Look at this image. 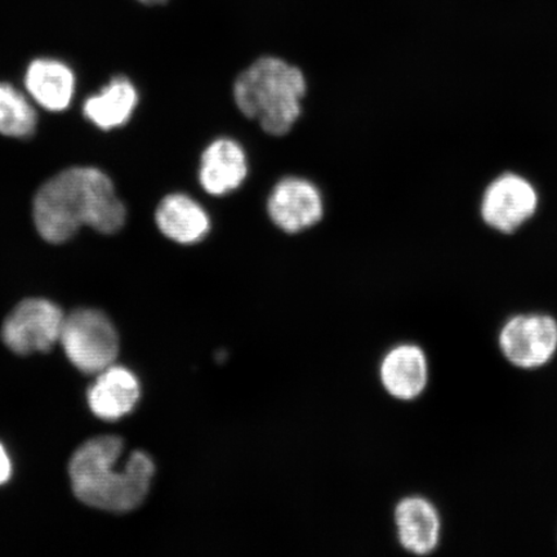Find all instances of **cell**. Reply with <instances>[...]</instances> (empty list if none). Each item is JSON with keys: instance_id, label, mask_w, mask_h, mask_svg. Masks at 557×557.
I'll use <instances>...</instances> for the list:
<instances>
[{"instance_id": "7", "label": "cell", "mask_w": 557, "mask_h": 557, "mask_svg": "<svg viewBox=\"0 0 557 557\" xmlns=\"http://www.w3.org/2000/svg\"><path fill=\"white\" fill-rule=\"evenodd\" d=\"M268 213L271 222L282 232L302 233L323 219L322 193L309 180L285 177L278 181L269 195Z\"/></svg>"}, {"instance_id": "14", "label": "cell", "mask_w": 557, "mask_h": 557, "mask_svg": "<svg viewBox=\"0 0 557 557\" xmlns=\"http://www.w3.org/2000/svg\"><path fill=\"white\" fill-rule=\"evenodd\" d=\"M25 86L40 107L60 113L72 103L75 76L72 69L62 62L40 59L33 61L27 67Z\"/></svg>"}, {"instance_id": "18", "label": "cell", "mask_w": 557, "mask_h": 557, "mask_svg": "<svg viewBox=\"0 0 557 557\" xmlns=\"http://www.w3.org/2000/svg\"><path fill=\"white\" fill-rule=\"evenodd\" d=\"M139 2L145 4H162L165 3L166 0H139Z\"/></svg>"}, {"instance_id": "13", "label": "cell", "mask_w": 557, "mask_h": 557, "mask_svg": "<svg viewBox=\"0 0 557 557\" xmlns=\"http://www.w3.org/2000/svg\"><path fill=\"white\" fill-rule=\"evenodd\" d=\"M383 387L399 400H413L426 388V355L416 345H400L388 351L381 366Z\"/></svg>"}, {"instance_id": "1", "label": "cell", "mask_w": 557, "mask_h": 557, "mask_svg": "<svg viewBox=\"0 0 557 557\" xmlns=\"http://www.w3.org/2000/svg\"><path fill=\"white\" fill-rule=\"evenodd\" d=\"M34 222L41 238L60 244L83 226L115 234L124 226L125 207L102 171L75 166L55 174L34 199Z\"/></svg>"}, {"instance_id": "17", "label": "cell", "mask_w": 557, "mask_h": 557, "mask_svg": "<svg viewBox=\"0 0 557 557\" xmlns=\"http://www.w3.org/2000/svg\"><path fill=\"white\" fill-rule=\"evenodd\" d=\"M12 473V465L3 445L0 444V485L9 482Z\"/></svg>"}, {"instance_id": "11", "label": "cell", "mask_w": 557, "mask_h": 557, "mask_svg": "<svg viewBox=\"0 0 557 557\" xmlns=\"http://www.w3.org/2000/svg\"><path fill=\"white\" fill-rule=\"evenodd\" d=\"M395 524L401 546L416 555L434 552L441 541L442 521L426 498L407 497L395 508Z\"/></svg>"}, {"instance_id": "3", "label": "cell", "mask_w": 557, "mask_h": 557, "mask_svg": "<svg viewBox=\"0 0 557 557\" xmlns=\"http://www.w3.org/2000/svg\"><path fill=\"white\" fill-rule=\"evenodd\" d=\"M308 82L295 65L273 55L256 60L236 78L233 96L248 120L270 136H284L302 113Z\"/></svg>"}, {"instance_id": "15", "label": "cell", "mask_w": 557, "mask_h": 557, "mask_svg": "<svg viewBox=\"0 0 557 557\" xmlns=\"http://www.w3.org/2000/svg\"><path fill=\"white\" fill-rule=\"evenodd\" d=\"M137 103L138 92L134 83L124 76H117L101 92L86 100L83 113L96 127L109 131L127 124Z\"/></svg>"}, {"instance_id": "16", "label": "cell", "mask_w": 557, "mask_h": 557, "mask_svg": "<svg viewBox=\"0 0 557 557\" xmlns=\"http://www.w3.org/2000/svg\"><path fill=\"white\" fill-rule=\"evenodd\" d=\"M37 128V113L15 87L0 83V134L30 137Z\"/></svg>"}, {"instance_id": "6", "label": "cell", "mask_w": 557, "mask_h": 557, "mask_svg": "<svg viewBox=\"0 0 557 557\" xmlns=\"http://www.w3.org/2000/svg\"><path fill=\"white\" fill-rule=\"evenodd\" d=\"M498 343L505 358L515 367L540 368L557 351V322L545 313H522L503 326Z\"/></svg>"}, {"instance_id": "8", "label": "cell", "mask_w": 557, "mask_h": 557, "mask_svg": "<svg viewBox=\"0 0 557 557\" xmlns=\"http://www.w3.org/2000/svg\"><path fill=\"white\" fill-rule=\"evenodd\" d=\"M537 206L534 187L518 174L506 173L487 186L482 215L486 225L508 234L531 219Z\"/></svg>"}, {"instance_id": "12", "label": "cell", "mask_w": 557, "mask_h": 557, "mask_svg": "<svg viewBox=\"0 0 557 557\" xmlns=\"http://www.w3.org/2000/svg\"><path fill=\"white\" fill-rule=\"evenodd\" d=\"M141 388L136 375L123 367H109L99 373L88 392L94 414L104 421H115L135 409Z\"/></svg>"}, {"instance_id": "9", "label": "cell", "mask_w": 557, "mask_h": 557, "mask_svg": "<svg viewBox=\"0 0 557 557\" xmlns=\"http://www.w3.org/2000/svg\"><path fill=\"white\" fill-rule=\"evenodd\" d=\"M246 150L235 139H214L201 152L199 184L212 197H225L238 190L248 176Z\"/></svg>"}, {"instance_id": "4", "label": "cell", "mask_w": 557, "mask_h": 557, "mask_svg": "<svg viewBox=\"0 0 557 557\" xmlns=\"http://www.w3.org/2000/svg\"><path fill=\"white\" fill-rule=\"evenodd\" d=\"M60 343L83 373L96 374L113 366L120 352L114 325L101 311L79 309L65 317Z\"/></svg>"}, {"instance_id": "10", "label": "cell", "mask_w": 557, "mask_h": 557, "mask_svg": "<svg viewBox=\"0 0 557 557\" xmlns=\"http://www.w3.org/2000/svg\"><path fill=\"white\" fill-rule=\"evenodd\" d=\"M156 221L165 238L183 246L203 242L211 232V218L203 206L186 194H171L160 201Z\"/></svg>"}, {"instance_id": "2", "label": "cell", "mask_w": 557, "mask_h": 557, "mask_svg": "<svg viewBox=\"0 0 557 557\" xmlns=\"http://www.w3.org/2000/svg\"><path fill=\"white\" fill-rule=\"evenodd\" d=\"M124 443L117 436L90 438L74 453L69 466L73 491L83 504L111 512H128L141 505L156 475V465L144 451L132 453L117 468Z\"/></svg>"}, {"instance_id": "5", "label": "cell", "mask_w": 557, "mask_h": 557, "mask_svg": "<svg viewBox=\"0 0 557 557\" xmlns=\"http://www.w3.org/2000/svg\"><path fill=\"white\" fill-rule=\"evenodd\" d=\"M64 312L44 298H29L18 304L4 320L3 343L18 355L50 351L60 341Z\"/></svg>"}]
</instances>
